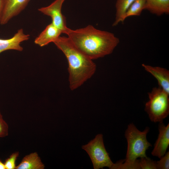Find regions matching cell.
Segmentation results:
<instances>
[{
  "label": "cell",
  "instance_id": "obj_17",
  "mask_svg": "<svg viewBox=\"0 0 169 169\" xmlns=\"http://www.w3.org/2000/svg\"><path fill=\"white\" fill-rule=\"evenodd\" d=\"M139 164L141 169H157L156 161L147 156L141 158Z\"/></svg>",
  "mask_w": 169,
  "mask_h": 169
},
{
  "label": "cell",
  "instance_id": "obj_1",
  "mask_svg": "<svg viewBox=\"0 0 169 169\" xmlns=\"http://www.w3.org/2000/svg\"><path fill=\"white\" fill-rule=\"evenodd\" d=\"M65 34L77 49L92 60L110 54L120 42L113 33L90 25L75 30L69 28Z\"/></svg>",
  "mask_w": 169,
  "mask_h": 169
},
{
  "label": "cell",
  "instance_id": "obj_10",
  "mask_svg": "<svg viewBox=\"0 0 169 169\" xmlns=\"http://www.w3.org/2000/svg\"><path fill=\"white\" fill-rule=\"evenodd\" d=\"M142 65L145 70L156 78L159 87L169 94V70L159 67H153L144 64Z\"/></svg>",
  "mask_w": 169,
  "mask_h": 169
},
{
  "label": "cell",
  "instance_id": "obj_2",
  "mask_svg": "<svg viewBox=\"0 0 169 169\" xmlns=\"http://www.w3.org/2000/svg\"><path fill=\"white\" fill-rule=\"evenodd\" d=\"M53 43L67 59L69 88L75 90L92 77L96 71V65L77 49L67 37L60 36Z\"/></svg>",
  "mask_w": 169,
  "mask_h": 169
},
{
  "label": "cell",
  "instance_id": "obj_13",
  "mask_svg": "<svg viewBox=\"0 0 169 169\" xmlns=\"http://www.w3.org/2000/svg\"><path fill=\"white\" fill-rule=\"evenodd\" d=\"M145 10L160 16L169 13V0H145Z\"/></svg>",
  "mask_w": 169,
  "mask_h": 169
},
{
  "label": "cell",
  "instance_id": "obj_22",
  "mask_svg": "<svg viewBox=\"0 0 169 169\" xmlns=\"http://www.w3.org/2000/svg\"><path fill=\"white\" fill-rule=\"evenodd\" d=\"M0 169H6L4 163L0 160Z\"/></svg>",
  "mask_w": 169,
  "mask_h": 169
},
{
  "label": "cell",
  "instance_id": "obj_15",
  "mask_svg": "<svg viewBox=\"0 0 169 169\" xmlns=\"http://www.w3.org/2000/svg\"><path fill=\"white\" fill-rule=\"evenodd\" d=\"M145 0H136L125 14L123 21L129 17L140 15L142 11L145 10Z\"/></svg>",
  "mask_w": 169,
  "mask_h": 169
},
{
  "label": "cell",
  "instance_id": "obj_5",
  "mask_svg": "<svg viewBox=\"0 0 169 169\" xmlns=\"http://www.w3.org/2000/svg\"><path fill=\"white\" fill-rule=\"evenodd\" d=\"M90 157L94 169L107 167L111 169L114 163L105 147L103 135L99 134L88 144L82 146Z\"/></svg>",
  "mask_w": 169,
  "mask_h": 169
},
{
  "label": "cell",
  "instance_id": "obj_7",
  "mask_svg": "<svg viewBox=\"0 0 169 169\" xmlns=\"http://www.w3.org/2000/svg\"><path fill=\"white\" fill-rule=\"evenodd\" d=\"M30 0H4V5L0 24H7L12 18L19 14Z\"/></svg>",
  "mask_w": 169,
  "mask_h": 169
},
{
  "label": "cell",
  "instance_id": "obj_18",
  "mask_svg": "<svg viewBox=\"0 0 169 169\" xmlns=\"http://www.w3.org/2000/svg\"><path fill=\"white\" fill-rule=\"evenodd\" d=\"M19 156V152L16 151L12 153L4 163L6 169H16V161Z\"/></svg>",
  "mask_w": 169,
  "mask_h": 169
},
{
  "label": "cell",
  "instance_id": "obj_4",
  "mask_svg": "<svg viewBox=\"0 0 169 169\" xmlns=\"http://www.w3.org/2000/svg\"><path fill=\"white\" fill-rule=\"evenodd\" d=\"M148 95L145 110L151 121L163 122L169 114V94L159 87L153 88Z\"/></svg>",
  "mask_w": 169,
  "mask_h": 169
},
{
  "label": "cell",
  "instance_id": "obj_8",
  "mask_svg": "<svg viewBox=\"0 0 169 169\" xmlns=\"http://www.w3.org/2000/svg\"><path fill=\"white\" fill-rule=\"evenodd\" d=\"M158 129V136L151 154L160 158L165 154L169 145V123L166 125L163 122L159 123Z\"/></svg>",
  "mask_w": 169,
  "mask_h": 169
},
{
  "label": "cell",
  "instance_id": "obj_21",
  "mask_svg": "<svg viewBox=\"0 0 169 169\" xmlns=\"http://www.w3.org/2000/svg\"><path fill=\"white\" fill-rule=\"evenodd\" d=\"M4 5V0H0V21Z\"/></svg>",
  "mask_w": 169,
  "mask_h": 169
},
{
  "label": "cell",
  "instance_id": "obj_19",
  "mask_svg": "<svg viewBox=\"0 0 169 169\" xmlns=\"http://www.w3.org/2000/svg\"><path fill=\"white\" fill-rule=\"evenodd\" d=\"M159 161H156L157 169H169V151L160 158Z\"/></svg>",
  "mask_w": 169,
  "mask_h": 169
},
{
  "label": "cell",
  "instance_id": "obj_14",
  "mask_svg": "<svg viewBox=\"0 0 169 169\" xmlns=\"http://www.w3.org/2000/svg\"><path fill=\"white\" fill-rule=\"evenodd\" d=\"M136 0H117L115 3L116 14L112 26H115L123 22V17L127 11Z\"/></svg>",
  "mask_w": 169,
  "mask_h": 169
},
{
  "label": "cell",
  "instance_id": "obj_9",
  "mask_svg": "<svg viewBox=\"0 0 169 169\" xmlns=\"http://www.w3.org/2000/svg\"><path fill=\"white\" fill-rule=\"evenodd\" d=\"M29 37V35L25 34L23 29L21 28L10 38H0V53L9 50L22 51L23 48L20 45V43L28 40Z\"/></svg>",
  "mask_w": 169,
  "mask_h": 169
},
{
  "label": "cell",
  "instance_id": "obj_3",
  "mask_svg": "<svg viewBox=\"0 0 169 169\" xmlns=\"http://www.w3.org/2000/svg\"><path fill=\"white\" fill-rule=\"evenodd\" d=\"M149 130L147 127L143 131H141L132 123L128 125L125 133L127 143L125 161L134 162L138 158L147 157L146 151L152 146L146 138Z\"/></svg>",
  "mask_w": 169,
  "mask_h": 169
},
{
  "label": "cell",
  "instance_id": "obj_20",
  "mask_svg": "<svg viewBox=\"0 0 169 169\" xmlns=\"http://www.w3.org/2000/svg\"><path fill=\"white\" fill-rule=\"evenodd\" d=\"M8 125L3 119L0 111V138L4 137L8 134Z\"/></svg>",
  "mask_w": 169,
  "mask_h": 169
},
{
  "label": "cell",
  "instance_id": "obj_12",
  "mask_svg": "<svg viewBox=\"0 0 169 169\" xmlns=\"http://www.w3.org/2000/svg\"><path fill=\"white\" fill-rule=\"evenodd\" d=\"M45 166L37 152L25 156L16 169H44Z\"/></svg>",
  "mask_w": 169,
  "mask_h": 169
},
{
  "label": "cell",
  "instance_id": "obj_16",
  "mask_svg": "<svg viewBox=\"0 0 169 169\" xmlns=\"http://www.w3.org/2000/svg\"><path fill=\"white\" fill-rule=\"evenodd\" d=\"M139 161L137 159L135 162H127L121 160L114 163L111 169H141Z\"/></svg>",
  "mask_w": 169,
  "mask_h": 169
},
{
  "label": "cell",
  "instance_id": "obj_6",
  "mask_svg": "<svg viewBox=\"0 0 169 169\" xmlns=\"http://www.w3.org/2000/svg\"><path fill=\"white\" fill-rule=\"evenodd\" d=\"M65 0H55L49 5L40 8L38 10L45 15L50 16L52 23L59 29L62 33H65L69 28L66 25V20L62 14L61 9Z\"/></svg>",
  "mask_w": 169,
  "mask_h": 169
},
{
  "label": "cell",
  "instance_id": "obj_11",
  "mask_svg": "<svg viewBox=\"0 0 169 169\" xmlns=\"http://www.w3.org/2000/svg\"><path fill=\"white\" fill-rule=\"evenodd\" d=\"M62 33L61 31L51 23L35 38L34 42L40 47H43L51 42L54 43Z\"/></svg>",
  "mask_w": 169,
  "mask_h": 169
}]
</instances>
